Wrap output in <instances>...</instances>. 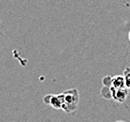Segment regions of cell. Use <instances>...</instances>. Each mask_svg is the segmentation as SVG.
Masks as SVG:
<instances>
[{"mask_svg": "<svg viewBox=\"0 0 130 122\" xmlns=\"http://www.w3.org/2000/svg\"><path fill=\"white\" fill-rule=\"evenodd\" d=\"M64 94V103L62 109L65 113L72 114L76 111L80 100V95L77 89H68L63 93Z\"/></svg>", "mask_w": 130, "mask_h": 122, "instance_id": "1", "label": "cell"}, {"mask_svg": "<svg viewBox=\"0 0 130 122\" xmlns=\"http://www.w3.org/2000/svg\"><path fill=\"white\" fill-rule=\"evenodd\" d=\"M111 90V100L119 103H124L128 97V89L125 88H114L110 87Z\"/></svg>", "mask_w": 130, "mask_h": 122, "instance_id": "2", "label": "cell"}, {"mask_svg": "<svg viewBox=\"0 0 130 122\" xmlns=\"http://www.w3.org/2000/svg\"><path fill=\"white\" fill-rule=\"evenodd\" d=\"M64 103V94H59V95H52L50 101V105H52L55 109H61L62 105Z\"/></svg>", "mask_w": 130, "mask_h": 122, "instance_id": "3", "label": "cell"}, {"mask_svg": "<svg viewBox=\"0 0 130 122\" xmlns=\"http://www.w3.org/2000/svg\"><path fill=\"white\" fill-rule=\"evenodd\" d=\"M114 88H125V80L124 75H115L111 80V86Z\"/></svg>", "mask_w": 130, "mask_h": 122, "instance_id": "4", "label": "cell"}, {"mask_svg": "<svg viewBox=\"0 0 130 122\" xmlns=\"http://www.w3.org/2000/svg\"><path fill=\"white\" fill-rule=\"evenodd\" d=\"M100 96L105 100H111V90L110 87L103 86L100 90Z\"/></svg>", "mask_w": 130, "mask_h": 122, "instance_id": "5", "label": "cell"}, {"mask_svg": "<svg viewBox=\"0 0 130 122\" xmlns=\"http://www.w3.org/2000/svg\"><path fill=\"white\" fill-rule=\"evenodd\" d=\"M124 77L125 80V86L127 89H130V68H125L124 72Z\"/></svg>", "mask_w": 130, "mask_h": 122, "instance_id": "6", "label": "cell"}, {"mask_svg": "<svg viewBox=\"0 0 130 122\" xmlns=\"http://www.w3.org/2000/svg\"><path fill=\"white\" fill-rule=\"evenodd\" d=\"M111 80H112V77H111V76H109V75H107V76L103 77V79H102L103 86L110 87V86H111Z\"/></svg>", "mask_w": 130, "mask_h": 122, "instance_id": "7", "label": "cell"}, {"mask_svg": "<svg viewBox=\"0 0 130 122\" xmlns=\"http://www.w3.org/2000/svg\"><path fill=\"white\" fill-rule=\"evenodd\" d=\"M51 98H52V94H50V95H47V96H45L44 98H43V101H44V102H45L46 104H50Z\"/></svg>", "mask_w": 130, "mask_h": 122, "instance_id": "8", "label": "cell"}, {"mask_svg": "<svg viewBox=\"0 0 130 122\" xmlns=\"http://www.w3.org/2000/svg\"><path fill=\"white\" fill-rule=\"evenodd\" d=\"M128 39H129V42H130V31H129V34H128Z\"/></svg>", "mask_w": 130, "mask_h": 122, "instance_id": "9", "label": "cell"}, {"mask_svg": "<svg viewBox=\"0 0 130 122\" xmlns=\"http://www.w3.org/2000/svg\"><path fill=\"white\" fill-rule=\"evenodd\" d=\"M116 122H125V121H116Z\"/></svg>", "mask_w": 130, "mask_h": 122, "instance_id": "10", "label": "cell"}]
</instances>
